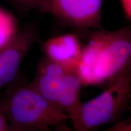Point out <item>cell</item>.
Returning a JSON list of instances; mask_svg holds the SVG:
<instances>
[{"label": "cell", "mask_w": 131, "mask_h": 131, "mask_svg": "<svg viewBox=\"0 0 131 131\" xmlns=\"http://www.w3.org/2000/svg\"><path fill=\"white\" fill-rule=\"evenodd\" d=\"M92 131H131L130 118L119 119L109 128L102 130L96 129Z\"/></svg>", "instance_id": "obj_9"}, {"label": "cell", "mask_w": 131, "mask_h": 131, "mask_svg": "<svg viewBox=\"0 0 131 131\" xmlns=\"http://www.w3.org/2000/svg\"><path fill=\"white\" fill-rule=\"evenodd\" d=\"M0 131H21L13 127L0 107Z\"/></svg>", "instance_id": "obj_11"}, {"label": "cell", "mask_w": 131, "mask_h": 131, "mask_svg": "<svg viewBox=\"0 0 131 131\" xmlns=\"http://www.w3.org/2000/svg\"><path fill=\"white\" fill-rule=\"evenodd\" d=\"M131 100L130 69L114 78L92 99L82 102L70 118L74 131H92L115 123L129 108Z\"/></svg>", "instance_id": "obj_3"}, {"label": "cell", "mask_w": 131, "mask_h": 131, "mask_svg": "<svg viewBox=\"0 0 131 131\" xmlns=\"http://www.w3.org/2000/svg\"><path fill=\"white\" fill-rule=\"evenodd\" d=\"M39 0H11V1L21 10L28 11L35 9L36 4Z\"/></svg>", "instance_id": "obj_10"}, {"label": "cell", "mask_w": 131, "mask_h": 131, "mask_svg": "<svg viewBox=\"0 0 131 131\" xmlns=\"http://www.w3.org/2000/svg\"><path fill=\"white\" fill-rule=\"evenodd\" d=\"M93 30L83 45L76 70L83 86L108 84L130 69V26L114 30Z\"/></svg>", "instance_id": "obj_1"}, {"label": "cell", "mask_w": 131, "mask_h": 131, "mask_svg": "<svg viewBox=\"0 0 131 131\" xmlns=\"http://www.w3.org/2000/svg\"><path fill=\"white\" fill-rule=\"evenodd\" d=\"M39 38L37 26L18 29L12 40L0 49V91L12 84L26 55Z\"/></svg>", "instance_id": "obj_6"}, {"label": "cell", "mask_w": 131, "mask_h": 131, "mask_svg": "<svg viewBox=\"0 0 131 131\" xmlns=\"http://www.w3.org/2000/svg\"><path fill=\"white\" fill-rule=\"evenodd\" d=\"M46 131H74L72 128L67 126L66 124H61L50 127Z\"/></svg>", "instance_id": "obj_13"}, {"label": "cell", "mask_w": 131, "mask_h": 131, "mask_svg": "<svg viewBox=\"0 0 131 131\" xmlns=\"http://www.w3.org/2000/svg\"><path fill=\"white\" fill-rule=\"evenodd\" d=\"M18 30L16 20L14 16L0 8V49L12 40Z\"/></svg>", "instance_id": "obj_8"}, {"label": "cell", "mask_w": 131, "mask_h": 131, "mask_svg": "<svg viewBox=\"0 0 131 131\" xmlns=\"http://www.w3.org/2000/svg\"><path fill=\"white\" fill-rule=\"evenodd\" d=\"M123 14L127 20L131 19V0H119Z\"/></svg>", "instance_id": "obj_12"}, {"label": "cell", "mask_w": 131, "mask_h": 131, "mask_svg": "<svg viewBox=\"0 0 131 131\" xmlns=\"http://www.w3.org/2000/svg\"><path fill=\"white\" fill-rule=\"evenodd\" d=\"M83 45L76 34H65L53 37L42 46L45 57L54 63L77 70Z\"/></svg>", "instance_id": "obj_7"}, {"label": "cell", "mask_w": 131, "mask_h": 131, "mask_svg": "<svg viewBox=\"0 0 131 131\" xmlns=\"http://www.w3.org/2000/svg\"><path fill=\"white\" fill-rule=\"evenodd\" d=\"M0 107L10 124L21 131H46L69 120L68 115L46 99L31 81L8 87L0 95Z\"/></svg>", "instance_id": "obj_2"}, {"label": "cell", "mask_w": 131, "mask_h": 131, "mask_svg": "<svg viewBox=\"0 0 131 131\" xmlns=\"http://www.w3.org/2000/svg\"><path fill=\"white\" fill-rule=\"evenodd\" d=\"M31 83L46 99L68 115L69 120L77 112L81 103L80 92L83 85L76 70L43 56Z\"/></svg>", "instance_id": "obj_4"}, {"label": "cell", "mask_w": 131, "mask_h": 131, "mask_svg": "<svg viewBox=\"0 0 131 131\" xmlns=\"http://www.w3.org/2000/svg\"><path fill=\"white\" fill-rule=\"evenodd\" d=\"M104 0H39L35 9L53 15L60 23L86 31L102 29Z\"/></svg>", "instance_id": "obj_5"}]
</instances>
